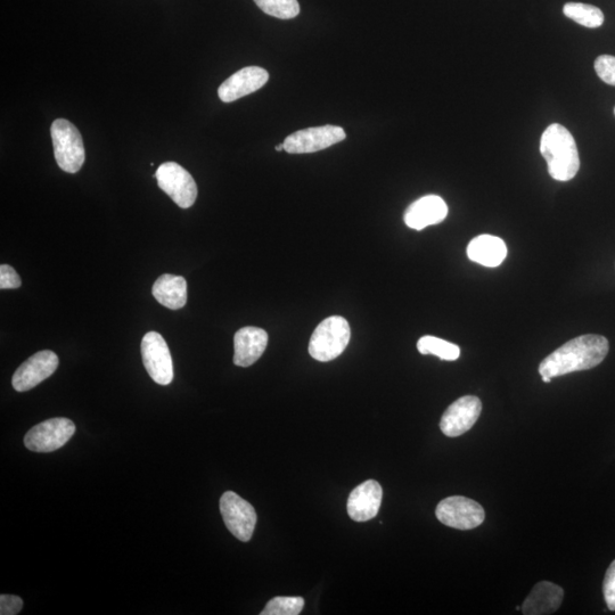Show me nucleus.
<instances>
[{"label": "nucleus", "mask_w": 615, "mask_h": 615, "mask_svg": "<svg viewBox=\"0 0 615 615\" xmlns=\"http://www.w3.org/2000/svg\"><path fill=\"white\" fill-rule=\"evenodd\" d=\"M609 340L602 335L578 336L546 357L539 366L541 376L559 377L574 372L587 371L600 365L608 356Z\"/></svg>", "instance_id": "obj_1"}, {"label": "nucleus", "mask_w": 615, "mask_h": 615, "mask_svg": "<svg viewBox=\"0 0 615 615\" xmlns=\"http://www.w3.org/2000/svg\"><path fill=\"white\" fill-rule=\"evenodd\" d=\"M540 153L547 162L549 175L559 182H569L577 176L580 158L576 141L570 131L553 123L541 136Z\"/></svg>", "instance_id": "obj_2"}, {"label": "nucleus", "mask_w": 615, "mask_h": 615, "mask_svg": "<svg viewBox=\"0 0 615 615\" xmlns=\"http://www.w3.org/2000/svg\"><path fill=\"white\" fill-rule=\"evenodd\" d=\"M351 338L346 318L328 317L319 324L311 335L309 354L318 362L327 363L338 358L346 350Z\"/></svg>", "instance_id": "obj_3"}, {"label": "nucleus", "mask_w": 615, "mask_h": 615, "mask_svg": "<svg viewBox=\"0 0 615 615\" xmlns=\"http://www.w3.org/2000/svg\"><path fill=\"white\" fill-rule=\"evenodd\" d=\"M54 155L57 166L69 174H76L86 160L84 141L73 123L57 119L51 127Z\"/></svg>", "instance_id": "obj_4"}, {"label": "nucleus", "mask_w": 615, "mask_h": 615, "mask_svg": "<svg viewBox=\"0 0 615 615\" xmlns=\"http://www.w3.org/2000/svg\"><path fill=\"white\" fill-rule=\"evenodd\" d=\"M160 190L170 196L179 208H191L198 198V186L186 169L176 162L161 164L155 172Z\"/></svg>", "instance_id": "obj_5"}, {"label": "nucleus", "mask_w": 615, "mask_h": 615, "mask_svg": "<svg viewBox=\"0 0 615 615\" xmlns=\"http://www.w3.org/2000/svg\"><path fill=\"white\" fill-rule=\"evenodd\" d=\"M75 432L76 425L69 418H51L29 430L24 445L35 453H52L67 444Z\"/></svg>", "instance_id": "obj_6"}, {"label": "nucleus", "mask_w": 615, "mask_h": 615, "mask_svg": "<svg viewBox=\"0 0 615 615\" xmlns=\"http://www.w3.org/2000/svg\"><path fill=\"white\" fill-rule=\"evenodd\" d=\"M436 515L442 524L457 530L478 528L486 519L485 510L482 506L463 496H453L441 500L437 506Z\"/></svg>", "instance_id": "obj_7"}, {"label": "nucleus", "mask_w": 615, "mask_h": 615, "mask_svg": "<svg viewBox=\"0 0 615 615\" xmlns=\"http://www.w3.org/2000/svg\"><path fill=\"white\" fill-rule=\"evenodd\" d=\"M220 512L232 535L246 543L251 540L257 524V513L253 506L233 491H227L220 498Z\"/></svg>", "instance_id": "obj_8"}, {"label": "nucleus", "mask_w": 615, "mask_h": 615, "mask_svg": "<svg viewBox=\"0 0 615 615\" xmlns=\"http://www.w3.org/2000/svg\"><path fill=\"white\" fill-rule=\"evenodd\" d=\"M346 131L338 126L307 128L285 138L284 150L290 154L315 153L328 149L346 139Z\"/></svg>", "instance_id": "obj_9"}, {"label": "nucleus", "mask_w": 615, "mask_h": 615, "mask_svg": "<svg viewBox=\"0 0 615 615\" xmlns=\"http://www.w3.org/2000/svg\"><path fill=\"white\" fill-rule=\"evenodd\" d=\"M143 363L151 379L160 385L174 380V364L166 340L157 332L147 333L141 344Z\"/></svg>", "instance_id": "obj_10"}, {"label": "nucleus", "mask_w": 615, "mask_h": 615, "mask_svg": "<svg viewBox=\"0 0 615 615\" xmlns=\"http://www.w3.org/2000/svg\"><path fill=\"white\" fill-rule=\"evenodd\" d=\"M60 365L59 357L51 350L39 351L24 362L13 375L12 385L18 392L34 389L51 377Z\"/></svg>", "instance_id": "obj_11"}, {"label": "nucleus", "mask_w": 615, "mask_h": 615, "mask_svg": "<svg viewBox=\"0 0 615 615\" xmlns=\"http://www.w3.org/2000/svg\"><path fill=\"white\" fill-rule=\"evenodd\" d=\"M481 412L482 403L478 397L459 398L442 415L440 429L449 438L461 437L477 423Z\"/></svg>", "instance_id": "obj_12"}, {"label": "nucleus", "mask_w": 615, "mask_h": 615, "mask_svg": "<svg viewBox=\"0 0 615 615\" xmlns=\"http://www.w3.org/2000/svg\"><path fill=\"white\" fill-rule=\"evenodd\" d=\"M269 80V73L259 67L241 69L229 77L218 89L221 101L231 103L248 96L264 87Z\"/></svg>", "instance_id": "obj_13"}, {"label": "nucleus", "mask_w": 615, "mask_h": 615, "mask_svg": "<svg viewBox=\"0 0 615 615\" xmlns=\"http://www.w3.org/2000/svg\"><path fill=\"white\" fill-rule=\"evenodd\" d=\"M383 490L379 482L368 480L352 490L347 504L350 518L356 522H366L379 514Z\"/></svg>", "instance_id": "obj_14"}, {"label": "nucleus", "mask_w": 615, "mask_h": 615, "mask_svg": "<svg viewBox=\"0 0 615 615\" xmlns=\"http://www.w3.org/2000/svg\"><path fill=\"white\" fill-rule=\"evenodd\" d=\"M448 216V207L438 195H426L410 204L404 216L405 224L415 231L438 225Z\"/></svg>", "instance_id": "obj_15"}, {"label": "nucleus", "mask_w": 615, "mask_h": 615, "mask_svg": "<svg viewBox=\"0 0 615 615\" xmlns=\"http://www.w3.org/2000/svg\"><path fill=\"white\" fill-rule=\"evenodd\" d=\"M268 334L262 328L248 326L241 328L234 336V364L250 367L264 355Z\"/></svg>", "instance_id": "obj_16"}, {"label": "nucleus", "mask_w": 615, "mask_h": 615, "mask_svg": "<svg viewBox=\"0 0 615 615\" xmlns=\"http://www.w3.org/2000/svg\"><path fill=\"white\" fill-rule=\"evenodd\" d=\"M564 598V590L553 582L541 581L522 605L526 615H547L559 610Z\"/></svg>", "instance_id": "obj_17"}, {"label": "nucleus", "mask_w": 615, "mask_h": 615, "mask_svg": "<svg viewBox=\"0 0 615 615\" xmlns=\"http://www.w3.org/2000/svg\"><path fill=\"white\" fill-rule=\"evenodd\" d=\"M467 257L485 267H498L507 257V246L497 236L480 235L467 246Z\"/></svg>", "instance_id": "obj_18"}, {"label": "nucleus", "mask_w": 615, "mask_h": 615, "mask_svg": "<svg viewBox=\"0 0 615 615\" xmlns=\"http://www.w3.org/2000/svg\"><path fill=\"white\" fill-rule=\"evenodd\" d=\"M153 297L171 310L182 309L187 303V282L183 276L164 274L155 281Z\"/></svg>", "instance_id": "obj_19"}, {"label": "nucleus", "mask_w": 615, "mask_h": 615, "mask_svg": "<svg viewBox=\"0 0 615 615\" xmlns=\"http://www.w3.org/2000/svg\"><path fill=\"white\" fill-rule=\"evenodd\" d=\"M563 13L567 18L573 20L586 28L595 29L603 26L604 14L600 8L582 4L568 3L563 7Z\"/></svg>", "instance_id": "obj_20"}, {"label": "nucleus", "mask_w": 615, "mask_h": 615, "mask_svg": "<svg viewBox=\"0 0 615 615\" xmlns=\"http://www.w3.org/2000/svg\"><path fill=\"white\" fill-rule=\"evenodd\" d=\"M417 349L424 356H437L441 360H447V362H455L461 356V349L456 344L430 335H425L418 340Z\"/></svg>", "instance_id": "obj_21"}, {"label": "nucleus", "mask_w": 615, "mask_h": 615, "mask_svg": "<svg viewBox=\"0 0 615 615\" xmlns=\"http://www.w3.org/2000/svg\"><path fill=\"white\" fill-rule=\"evenodd\" d=\"M262 12L281 20L297 18L300 14L298 0H254Z\"/></svg>", "instance_id": "obj_22"}, {"label": "nucleus", "mask_w": 615, "mask_h": 615, "mask_svg": "<svg viewBox=\"0 0 615 615\" xmlns=\"http://www.w3.org/2000/svg\"><path fill=\"white\" fill-rule=\"evenodd\" d=\"M303 606L305 600L302 597H275L267 603L261 615H298Z\"/></svg>", "instance_id": "obj_23"}, {"label": "nucleus", "mask_w": 615, "mask_h": 615, "mask_svg": "<svg viewBox=\"0 0 615 615\" xmlns=\"http://www.w3.org/2000/svg\"><path fill=\"white\" fill-rule=\"evenodd\" d=\"M595 71L605 84L615 86V57L602 55L595 61Z\"/></svg>", "instance_id": "obj_24"}, {"label": "nucleus", "mask_w": 615, "mask_h": 615, "mask_svg": "<svg viewBox=\"0 0 615 615\" xmlns=\"http://www.w3.org/2000/svg\"><path fill=\"white\" fill-rule=\"evenodd\" d=\"M22 285L21 277L10 265L0 266V290L19 289Z\"/></svg>", "instance_id": "obj_25"}, {"label": "nucleus", "mask_w": 615, "mask_h": 615, "mask_svg": "<svg viewBox=\"0 0 615 615\" xmlns=\"http://www.w3.org/2000/svg\"><path fill=\"white\" fill-rule=\"evenodd\" d=\"M603 593L609 610L615 611V561H613L608 571H606Z\"/></svg>", "instance_id": "obj_26"}, {"label": "nucleus", "mask_w": 615, "mask_h": 615, "mask_svg": "<svg viewBox=\"0 0 615 615\" xmlns=\"http://www.w3.org/2000/svg\"><path fill=\"white\" fill-rule=\"evenodd\" d=\"M23 608L22 598L14 595L0 596V614L2 615H16L21 612Z\"/></svg>", "instance_id": "obj_27"}, {"label": "nucleus", "mask_w": 615, "mask_h": 615, "mask_svg": "<svg viewBox=\"0 0 615 615\" xmlns=\"http://www.w3.org/2000/svg\"><path fill=\"white\" fill-rule=\"evenodd\" d=\"M275 149H276L277 152L285 151L284 150V144L277 145L275 147Z\"/></svg>", "instance_id": "obj_28"}, {"label": "nucleus", "mask_w": 615, "mask_h": 615, "mask_svg": "<svg viewBox=\"0 0 615 615\" xmlns=\"http://www.w3.org/2000/svg\"><path fill=\"white\" fill-rule=\"evenodd\" d=\"M541 379H543L545 383H549L552 381V379H549V377H546V376H541Z\"/></svg>", "instance_id": "obj_29"}, {"label": "nucleus", "mask_w": 615, "mask_h": 615, "mask_svg": "<svg viewBox=\"0 0 615 615\" xmlns=\"http://www.w3.org/2000/svg\"><path fill=\"white\" fill-rule=\"evenodd\" d=\"M614 113H615V109H614Z\"/></svg>", "instance_id": "obj_30"}]
</instances>
